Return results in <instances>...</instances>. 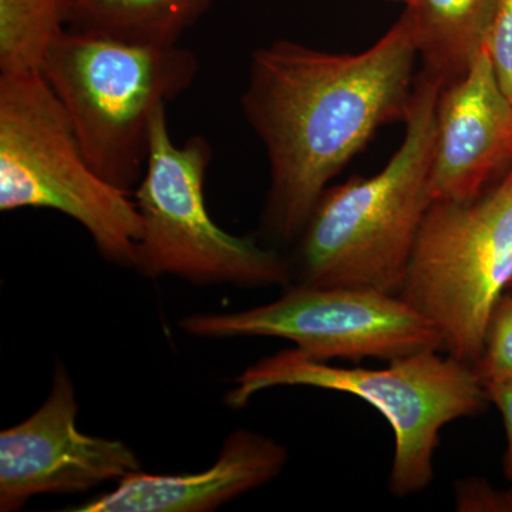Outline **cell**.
Returning a JSON list of instances; mask_svg holds the SVG:
<instances>
[{"label": "cell", "mask_w": 512, "mask_h": 512, "mask_svg": "<svg viewBox=\"0 0 512 512\" xmlns=\"http://www.w3.org/2000/svg\"><path fill=\"white\" fill-rule=\"evenodd\" d=\"M22 208L62 212L107 261L134 268L143 231L136 201L96 173L42 73H0V210Z\"/></svg>", "instance_id": "obj_5"}, {"label": "cell", "mask_w": 512, "mask_h": 512, "mask_svg": "<svg viewBox=\"0 0 512 512\" xmlns=\"http://www.w3.org/2000/svg\"><path fill=\"white\" fill-rule=\"evenodd\" d=\"M77 410L72 379L57 362L46 402L0 433V511L22 510L36 495L83 493L140 471L124 441L79 431Z\"/></svg>", "instance_id": "obj_9"}, {"label": "cell", "mask_w": 512, "mask_h": 512, "mask_svg": "<svg viewBox=\"0 0 512 512\" xmlns=\"http://www.w3.org/2000/svg\"><path fill=\"white\" fill-rule=\"evenodd\" d=\"M288 451L278 441L239 429L222 444L214 466L200 473L160 476L136 471L110 493L73 512H207L268 484L281 474Z\"/></svg>", "instance_id": "obj_11"}, {"label": "cell", "mask_w": 512, "mask_h": 512, "mask_svg": "<svg viewBox=\"0 0 512 512\" xmlns=\"http://www.w3.org/2000/svg\"><path fill=\"white\" fill-rule=\"evenodd\" d=\"M487 46L498 83L512 103V0L495 2Z\"/></svg>", "instance_id": "obj_16"}, {"label": "cell", "mask_w": 512, "mask_h": 512, "mask_svg": "<svg viewBox=\"0 0 512 512\" xmlns=\"http://www.w3.org/2000/svg\"><path fill=\"white\" fill-rule=\"evenodd\" d=\"M508 288L512 289V281L510 282V285H508Z\"/></svg>", "instance_id": "obj_20"}, {"label": "cell", "mask_w": 512, "mask_h": 512, "mask_svg": "<svg viewBox=\"0 0 512 512\" xmlns=\"http://www.w3.org/2000/svg\"><path fill=\"white\" fill-rule=\"evenodd\" d=\"M197 57L180 46H144L66 29L42 73L101 178L131 194L146 171L151 124L194 82Z\"/></svg>", "instance_id": "obj_3"}, {"label": "cell", "mask_w": 512, "mask_h": 512, "mask_svg": "<svg viewBox=\"0 0 512 512\" xmlns=\"http://www.w3.org/2000/svg\"><path fill=\"white\" fill-rule=\"evenodd\" d=\"M512 281V165L473 201H433L397 295L476 366L495 303Z\"/></svg>", "instance_id": "obj_7"}, {"label": "cell", "mask_w": 512, "mask_h": 512, "mask_svg": "<svg viewBox=\"0 0 512 512\" xmlns=\"http://www.w3.org/2000/svg\"><path fill=\"white\" fill-rule=\"evenodd\" d=\"M214 0H67L66 29L144 46H175Z\"/></svg>", "instance_id": "obj_13"}, {"label": "cell", "mask_w": 512, "mask_h": 512, "mask_svg": "<svg viewBox=\"0 0 512 512\" xmlns=\"http://www.w3.org/2000/svg\"><path fill=\"white\" fill-rule=\"evenodd\" d=\"M458 511L512 512V487L498 491L484 481L471 478L456 487Z\"/></svg>", "instance_id": "obj_17"}, {"label": "cell", "mask_w": 512, "mask_h": 512, "mask_svg": "<svg viewBox=\"0 0 512 512\" xmlns=\"http://www.w3.org/2000/svg\"><path fill=\"white\" fill-rule=\"evenodd\" d=\"M481 382L512 377V289L495 303L487 330L483 352L474 366Z\"/></svg>", "instance_id": "obj_15"}, {"label": "cell", "mask_w": 512, "mask_h": 512, "mask_svg": "<svg viewBox=\"0 0 512 512\" xmlns=\"http://www.w3.org/2000/svg\"><path fill=\"white\" fill-rule=\"evenodd\" d=\"M485 396L494 403L503 414L505 434H507V451L504 457V473L512 480V377L508 379L484 382Z\"/></svg>", "instance_id": "obj_18"}, {"label": "cell", "mask_w": 512, "mask_h": 512, "mask_svg": "<svg viewBox=\"0 0 512 512\" xmlns=\"http://www.w3.org/2000/svg\"><path fill=\"white\" fill-rule=\"evenodd\" d=\"M165 109L151 124L146 171L134 192L143 221L134 268L147 278L174 275L197 285L288 288L292 274L284 256L212 220L204 195L211 144L194 136L175 146Z\"/></svg>", "instance_id": "obj_6"}, {"label": "cell", "mask_w": 512, "mask_h": 512, "mask_svg": "<svg viewBox=\"0 0 512 512\" xmlns=\"http://www.w3.org/2000/svg\"><path fill=\"white\" fill-rule=\"evenodd\" d=\"M180 328L201 339H285L323 362L443 350L439 330L396 293L342 286L289 285L274 302L194 313L180 320Z\"/></svg>", "instance_id": "obj_8"}, {"label": "cell", "mask_w": 512, "mask_h": 512, "mask_svg": "<svg viewBox=\"0 0 512 512\" xmlns=\"http://www.w3.org/2000/svg\"><path fill=\"white\" fill-rule=\"evenodd\" d=\"M512 165V103L485 46L457 82L441 87L430 170L433 201H473Z\"/></svg>", "instance_id": "obj_10"}, {"label": "cell", "mask_w": 512, "mask_h": 512, "mask_svg": "<svg viewBox=\"0 0 512 512\" xmlns=\"http://www.w3.org/2000/svg\"><path fill=\"white\" fill-rule=\"evenodd\" d=\"M497 0H406L421 72L441 86L467 74L483 52Z\"/></svg>", "instance_id": "obj_12"}, {"label": "cell", "mask_w": 512, "mask_h": 512, "mask_svg": "<svg viewBox=\"0 0 512 512\" xmlns=\"http://www.w3.org/2000/svg\"><path fill=\"white\" fill-rule=\"evenodd\" d=\"M67 0H0V73H40L66 30Z\"/></svg>", "instance_id": "obj_14"}, {"label": "cell", "mask_w": 512, "mask_h": 512, "mask_svg": "<svg viewBox=\"0 0 512 512\" xmlns=\"http://www.w3.org/2000/svg\"><path fill=\"white\" fill-rule=\"evenodd\" d=\"M440 350L389 360L382 369L340 367L284 350L259 360L237 377L227 404L242 409L274 387L305 386L348 393L375 407L392 427L394 456L389 487L409 497L433 481L440 431L451 421L483 413L488 399L476 369Z\"/></svg>", "instance_id": "obj_4"}, {"label": "cell", "mask_w": 512, "mask_h": 512, "mask_svg": "<svg viewBox=\"0 0 512 512\" xmlns=\"http://www.w3.org/2000/svg\"><path fill=\"white\" fill-rule=\"evenodd\" d=\"M392 2H402V3H404V2H406V0H392Z\"/></svg>", "instance_id": "obj_19"}, {"label": "cell", "mask_w": 512, "mask_h": 512, "mask_svg": "<svg viewBox=\"0 0 512 512\" xmlns=\"http://www.w3.org/2000/svg\"><path fill=\"white\" fill-rule=\"evenodd\" d=\"M412 20L360 53L276 40L252 53L241 104L269 164L262 228L298 241L320 195L387 124L406 121L417 74Z\"/></svg>", "instance_id": "obj_1"}, {"label": "cell", "mask_w": 512, "mask_h": 512, "mask_svg": "<svg viewBox=\"0 0 512 512\" xmlns=\"http://www.w3.org/2000/svg\"><path fill=\"white\" fill-rule=\"evenodd\" d=\"M440 82L417 74L406 133L372 177L326 188L298 238L292 284L396 293L429 211Z\"/></svg>", "instance_id": "obj_2"}]
</instances>
